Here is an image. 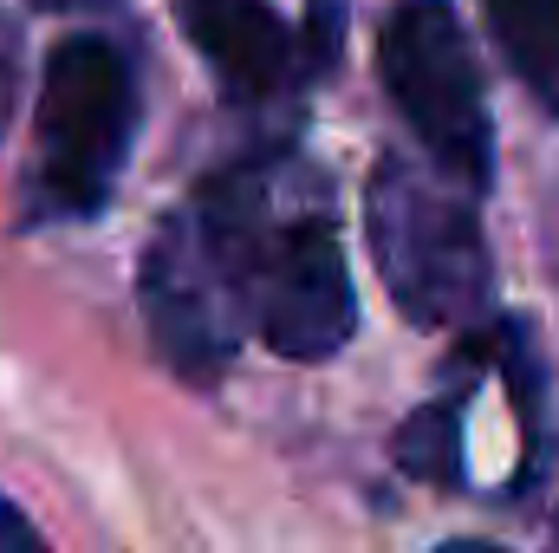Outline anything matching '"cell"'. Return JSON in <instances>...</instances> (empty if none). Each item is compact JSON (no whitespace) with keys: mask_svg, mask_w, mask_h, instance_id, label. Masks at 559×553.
Returning a JSON list of instances; mask_svg holds the SVG:
<instances>
[{"mask_svg":"<svg viewBox=\"0 0 559 553\" xmlns=\"http://www.w3.org/2000/svg\"><path fill=\"white\" fill-rule=\"evenodd\" d=\"M138 299L156 358L202 391L248 339L293 365L345 352L358 293L332 176L299 143H254L209 169L195 196L156 222Z\"/></svg>","mask_w":559,"mask_h":553,"instance_id":"cell-1","label":"cell"},{"mask_svg":"<svg viewBox=\"0 0 559 553\" xmlns=\"http://www.w3.org/2000/svg\"><path fill=\"white\" fill-rule=\"evenodd\" d=\"M143 125L138 39L118 26H79L52 46L39 111H33V163L20 183V228L92 222Z\"/></svg>","mask_w":559,"mask_h":553,"instance_id":"cell-2","label":"cell"},{"mask_svg":"<svg viewBox=\"0 0 559 553\" xmlns=\"http://www.w3.org/2000/svg\"><path fill=\"white\" fill-rule=\"evenodd\" d=\"M365 228H371V255H378L384 293L411 326L449 332V326H475L488 313L495 261H488L468 183H455L436 163H417V156L391 150L371 169Z\"/></svg>","mask_w":559,"mask_h":553,"instance_id":"cell-3","label":"cell"},{"mask_svg":"<svg viewBox=\"0 0 559 553\" xmlns=\"http://www.w3.org/2000/svg\"><path fill=\"white\" fill-rule=\"evenodd\" d=\"M378 79L429 163L481 196L495 183V111L462 13L449 0H397L378 33Z\"/></svg>","mask_w":559,"mask_h":553,"instance_id":"cell-4","label":"cell"},{"mask_svg":"<svg viewBox=\"0 0 559 553\" xmlns=\"http://www.w3.org/2000/svg\"><path fill=\"white\" fill-rule=\"evenodd\" d=\"M352 0H176V20L222 98L280 111L306 98L345 52Z\"/></svg>","mask_w":559,"mask_h":553,"instance_id":"cell-5","label":"cell"},{"mask_svg":"<svg viewBox=\"0 0 559 553\" xmlns=\"http://www.w3.org/2000/svg\"><path fill=\"white\" fill-rule=\"evenodd\" d=\"M495 46L508 52V66L521 72V85L559 111V0H481Z\"/></svg>","mask_w":559,"mask_h":553,"instance_id":"cell-6","label":"cell"},{"mask_svg":"<svg viewBox=\"0 0 559 553\" xmlns=\"http://www.w3.org/2000/svg\"><path fill=\"white\" fill-rule=\"evenodd\" d=\"M20 66H26V39H20V20L0 7V138L20 111Z\"/></svg>","mask_w":559,"mask_h":553,"instance_id":"cell-7","label":"cell"},{"mask_svg":"<svg viewBox=\"0 0 559 553\" xmlns=\"http://www.w3.org/2000/svg\"><path fill=\"white\" fill-rule=\"evenodd\" d=\"M0 548H39V528H33L7 495H0Z\"/></svg>","mask_w":559,"mask_h":553,"instance_id":"cell-8","label":"cell"},{"mask_svg":"<svg viewBox=\"0 0 559 553\" xmlns=\"http://www.w3.org/2000/svg\"><path fill=\"white\" fill-rule=\"evenodd\" d=\"M33 7H46V13H66V7H85V0H33Z\"/></svg>","mask_w":559,"mask_h":553,"instance_id":"cell-9","label":"cell"}]
</instances>
